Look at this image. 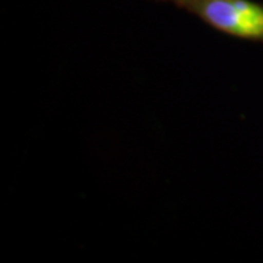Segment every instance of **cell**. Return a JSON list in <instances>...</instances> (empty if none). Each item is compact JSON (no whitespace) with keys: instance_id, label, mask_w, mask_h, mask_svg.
Here are the masks:
<instances>
[{"instance_id":"obj_1","label":"cell","mask_w":263,"mask_h":263,"mask_svg":"<svg viewBox=\"0 0 263 263\" xmlns=\"http://www.w3.org/2000/svg\"><path fill=\"white\" fill-rule=\"evenodd\" d=\"M195 15L228 37L263 43V3L254 0H154Z\"/></svg>"}]
</instances>
